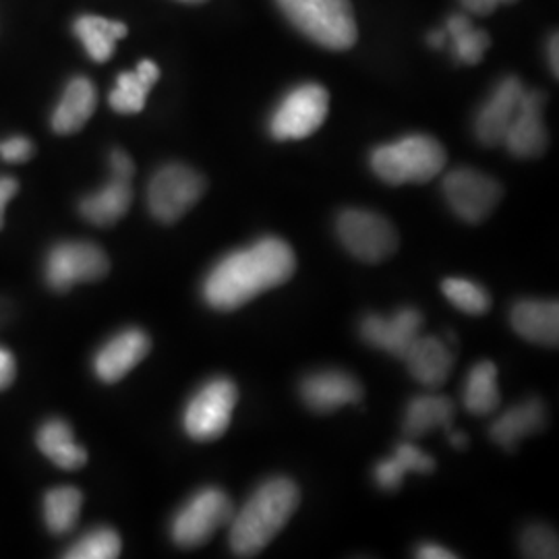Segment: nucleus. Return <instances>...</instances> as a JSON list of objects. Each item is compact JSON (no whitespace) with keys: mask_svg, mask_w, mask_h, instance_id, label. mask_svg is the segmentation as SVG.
I'll return each mask as SVG.
<instances>
[{"mask_svg":"<svg viewBox=\"0 0 559 559\" xmlns=\"http://www.w3.org/2000/svg\"><path fill=\"white\" fill-rule=\"evenodd\" d=\"M297 258L286 240L263 239L222 258L203 282V299L218 311H235L261 293L293 278Z\"/></svg>","mask_w":559,"mask_h":559,"instance_id":"nucleus-1","label":"nucleus"},{"mask_svg":"<svg viewBox=\"0 0 559 559\" xmlns=\"http://www.w3.org/2000/svg\"><path fill=\"white\" fill-rule=\"evenodd\" d=\"M295 480L274 477L261 483L255 493L230 520V549L239 558H253L276 539L299 506Z\"/></svg>","mask_w":559,"mask_h":559,"instance_id":"nucleus-2","label":"nucleus"},{"mask_svg":"<svg viewBox=\"0 0 559 559\" xmlns=\"http://www.w3.org/2000/svg\"><path fill=\"white\" fill-rule=\"evenodd\" d=\"M282 15L305 38L328 50H348L357 44L359 27L350 0H276Z\"/></svg>","mask_w":559,"mask_h":559,"instance_id":"nucleus-3","label":"nucleus"},{"mask_svg":"<svg viewBox=\"0 0 559 559\" xmlns=\"http://www.w3.org/2000/svg\"><path fill=\"white\" fill-rule=\"evenodd\" d=\"M448 162L440 141L431 135H406L373 150L371 170L388 185H423L436 179Z\"/></svg>","mask_w":559,"mask_h":559,"instance_id":"nucleus-4","label":"nucleus"},{"mask_svg":"<svg viewBox=\"0 0 559 559\" xmlns=\"http://www.w3.org/2000/svg\"><path fill=\"white\" fill-rule=\"evenodd\" d=\"M239 400L237 383L228 378H214L205 381L189 400L182 427L187 436L195 441H214L230 427L233 413Z\"/></svg>","mask_w":559,"mask_h":559,"instance_id":"nucleus-5","label":"nucleus"},{"mask_svg":"<svg viewBox=\"0 0 559 559\" xmlns=\"http://www.w3.org/2000/svg\"><path fill=\"white\" fill-rule=\"evenodd\" d=\"M330 94L320 83H302L290 90L270 117V135L276 141L311 138L325 122Z\"/></svg>","mask_w":559,"mask_h":559,"instance_id":"nucleus-6","label":"nucleus"},{"mask_svg":"<svg viewBox=\"0 0 559 559\" xmlns=\"http://www.w3.org/2000/svg\"><path fill=\"white\" fill-rule=\"evenodd\" d=\"M235 516L230 498L218 487H203L187 501L170 524L173 540L182 549H195Z\"/></svg>","mask_w":559,"mask_h":559,"instance_id":"nucleus-7","label":"nucleus"},{"mask_svg":"<svg viewBox=\"0 0 559 559\" xmlns=\"http://www.w3.org/2000/svg\"><path fill=\"white\" fill-rule=\"evenodd\" d=\"M205 193V179L187 164H166L150 180L147 207L162 224L179 222Z\"/></svg>","mask_w":559,"mask_h":559,"instance_id":"nucleus-8","label":"nucleus"},{"mask_svg":"<svg viewBox=\"0 0 559 559\" xmlns=\"http://www.w3.org/2000/svg\"><path fill=\"white\" fill-rule=\"evenodd\" d=\"M336 233L344 249L362 263H381L399 249V233L392 222L369 210H344Z\"/></svg>","mask_w":559,"mask_h":559,"instance_id":"nucleus-9","label":"nucleus"},{"mask_svg":"<svg viewBox=\"0 0 559 559\" xmlns=\"http://www.w3.org/2000/svg\"><path fill=\"white\" fill-rule=\"evenodd\" d=\"M110 270V261L94 242H60L46 258V282L50 288L67 293L81 282H98Z\"/></svg>","mask_w":559,"mask_h":559,"instance_id":"nucleus-10","label":"nucleus"},{"mask_svg":"<svg viewBox=\"0 0 559 559\" xmlns=\"http://www.w3.org/2000/svg\"><path fill=\"white\" fill-rule=\"evenodd\" d=\"M443 195L460 221L479 224L498 207L503 189L500 182L473 168H456L443 179Z\"/></svg>","mask_w":559,"mask_h":559,"instance_id":"nucleus-11","label":"nucleus"},{"mask_svg":"<svg viewBox=\"0 0 559 559\" xmlns=\"http://www.w3.org/2000/svg\"><path fill=\"white\" fill-rule=\"evenodd\" d=\"M545 102L547 98L539 90L522 92L519 110L503 135V143L512 156L537 158L547 150L549 135H547V127L543 120Z\"/></svg>","mask_w":559,"mask_h":559,"instance_id":"nucleus-12","label":"nucleus"},{"mask_svg":"<svg viewBox=\"0 0 559 559\" xmlns=\"http://www.w3.org/2000/svg\"><path fill=\"white\" fill-rule=\"evenodd\" d=\"M420 328H423L420 311L413 307H404L390 318L367 316L360 321V336L367 344L402 359L408 346L419 338Z\"/></svg>","mask_w":559,"mask_h":559,"instance_id":"nucleus-13","label":"nucleus"},{"mask_svg":"<svg viewBox=\"0 0 559 559\" xmlns=\"http://www.w3.org/2000/svg\"><path fill=\"white\" fill-rule=\"evenodd\" d=\"M150 348H152V340L143 330L140 328L122 330L96 353L94 371L98 380L104 383H117L122 380L131 369H135L141 360L147 357Z\"/></svg>","mask_w":559,"mask_h":559,"instance_id":"nucleus-14","label":"nucleus"},{"mask_svg":"<svg viewBox=\"0 0 559 559\" xmlns=\"http://www.w3.org/2000/svg\"><path fill=\"white\" fill-rule=\"evenodd\" d=\"M300 399L313 413H334L340 406L359 404L362 385L346 371H316L300 381Z\"/></svg>","mask_w":559,"mask_h":559,"instance_id":"nucleus-15","label":"nucleus"},{"mask_svg":"<svg viewBox=\"0 0 559 559\" xmlns=\"http://www.w3.org/2000/svg\"><path fill=\"white\" fill-rule=\"evenodd\" d=\"M522 92L524 85L519 78H506L498 83L489 100L480 106L475 119V135L483 145L493 147L503 143V135L519 110Z\"/></svg>","mask_w":559,"mask_h":559,"instance_id":"nucleus-16","label":"nucleus"},{"mask_svg":"<svg viewBox=\"0 0 559 559\" xmlns=\"http://www.w3.org/2000/svg\"><path fill=\"white\" fill-rule=\"evenodd\" d=\"M510 321L520 338L543 346H558V300L524 299L512 307Z\"/></svg>","mask_w":559,"mask_h":559,"instance_id":"nucleus-17","label":"nucleus"},{"mask_svg":"<svg viewBox=\"0 0 559 559\" xmlns=\"http://www.w3.org/2000/svg\"><path fill=\"white\" fill-rule=\"evenodd\" d=\"M402 359L406 360V367L411 376L425 388H440L445 383L454 367L452 350L436 336H420L415 340Z\"/></svg>","mask_w":559,"mask_h":559,"instance_id":"nucleus-18","label":"nucleus"},{"mask_svg":"<svg viewBox=\"0 0 559 559\" xmlns=\"http://www.w3.org/2000/svg\"><path fill=\"white\" fill-rule=\"evenodd\" d=\"M98 106L96 85L87 78L69 81L52 112V131L57 135H73L94 117Z\"/></svg>","mask_w":559,"mask_h":559,"instance_id":"nucleus-19","label":"nucleus"},{"mask_svg":"<svg viewBox=\"0 0 559 559\" xmlns=\"http://www.w3.org/2000/svg\"><path fill=\"white\" fill-rule=\"evenodd\" d=\"M131 201V179L110 173V180L102 189L81 200L80 214L94 226H112L129 212Z\"/></svg>","mask_w":559,"mask_h":559,"instance_id":"nucleus-20","label":"nucleus"},{"mask_svg":"<svg viewBox=\"0 0 559 559\" xmlns=\"http://www.w3.org/2000/svg\"><path fill=\"white\" fill-rule=\"evenodd\" d=\"M547 420L545 404L539 399L526 400L508 408L489 429L491 440L506 450H514L520 441L535 436Z\"/></svg>","mask_w":559,"mask_h":559,"instance_id":"nucleus-21","label":"nucleus"},{"mask_svg":"<svg viewBox=\"0 0 559 559\" xmlns=\"http://www.w3.org/2000/svg\"><path fill=\"white\" fill-rule=\"evenodd\" d=\"M160 80V69L154 60H141L135 71L120 73L115 90L110 92V108L119 115H138L145 108L147 94Z\"/></svg>","mask_w":559,"mask_h":559,"instance_id":"nucleus-22","label":"nucleus"},{"mask_svg":"<svg viewBox=\"0 0 559 559\" xmlns=\"http://www.w3.org/2000/svg\"><path fill=\"white\" fill-rule=\"evenodd\" d=\"M454 402L438 394H425L411 400L404 415V433L411 440L425 438L433 429H450L454 420Z\"/></svg>","mask_w":559,"mask_h":559,"instance_id":"nucleus-23","label":"nucleus"},{"mask_svg":"<svg viewBox=\"0 0 559 559\" xmlns=\"http://www.w3.org/2000/svg\"><path fill=\"white\" fill-rule=\"evenodd\" d=\"M38 448L50 462L64 471H78L85 466L87 452L73 438V429L67 420H46L38 431Z\"/></svg>","mask_w":559,"mask_h":559,"instance_id":"nucleus-24","label":"nucleus"},{"mask_svg":"<svg viewBox=\"0 0 559 559\" xmlns=\"http://www.w3.org/2000/svg\"><path fill=\"white\" fill-rule=\"evenodd\" d=\"M436 468V460L425 454L413 441H402L394 450V456L381 460L373 471V479L383 491H396L408 473L427 475Z\"/></svg>","mask_w":559,"mask_h":559,"instance_id":"nucleus-25","label":"nucleus"},{"mask_svg":"<svg viewBox=\"0 0 559 559\" xmlns=\"http://www.w3.org/2000/svg\"><path fill=\"white\" fill-rule=\"evenodd\" d=\"M73 32L83 44L90 59L106 62L115 55L117 41L127 36V25L98 15H81L80 20L73 23Z\"/></svg>","mask_w":559,"mask_h":559,"instance_id":"nucleus-26","label":"nucleus"},{"mask_svg":"<svg viewBox=\"0 0 559 559\" xmlns=\"http://www.w3.org/2000/svg\"><path fill=\"white\" fill-rule=\"evenodd\" d=\"M464 406L477 417H487L498 411L501 394L498 388V367L491 360L477 362L464 381Z\"/></svg>","mask_w":559,"mask_h":559,"instance_id":"nucleus-27","label":"nucleus"},{"mask_svg":"<svg viewBox=\"0 0 559 559\" xmlns=\"http://www.w3.org/2000/svg\"><path fill=\"white\" fill-rule=\"evenodd\" d=\"M83 496L78 487L62 485L44 496V522L55 535H67L80 522Z\"/></svg>","mask_w":559,"mask_h":559,"instance_id":"nucleus-28","label":"nucleus"},{"mask_svg":"<svg viewBox=\"0 0 559 559\" xmlns=\"http://www.w3.org/2000/svg\"><path fill=\"white\" fill-rule=\"evenodd\" d=\"M445 36L454 44V57L464 64H477L489 48V36L483 29H475L464 15H454L448 20Z\"/></svg>","mask_w":559,"mask_h":559,"instance_id":"nucleus-29","label":"nucleus"},{"mask_svg":"<svg viewBox=\"0 0 559 559\" xmlns=\"http://www.w3.org/2000/svg\"><path fill=\"white\" fill-rule=\"evenodd\" d=\"M122 543L115 528L98 526L87 531L83 537L75 540L67 551V559H115L119 558Z\"/></svg>","mask_w":559,"mask_h":559,"instance_id":"nucleus-30","label":"nucleus"},{"mask_svg":"<svg viewBox=\"0 0 559 559\" xmlns=\"http://www.w3.org/2000/svg\"><path fill=\"white\" fill-rule=\"evenodd\" d=\"M441 290H443L445 299L466 316H485L491 309L489 293L473 280H443Z\"/></svg>","mask_w":559,"mask_h":559,"instance_id":"nucleus-31","label":"nucleus"},{"mask_svg":"<svg viewBox=\"0 0 559 559\" xmlns=\"http://www.w3.org/2000/svg\"><path fill=\"white\" fill-rule=\"evenodd\" d=\"M520 549H522L524 558H558V535L554 528H549L545 524H533L522 533Z\"/></svg>","mask_w":559,"mask_h":559,"instance_id":"nucleus-32","label":"nucleus"},{"mask_svg":"<svg viewBox=\"0 0 559 559\" xmlns=\"http://www.w3.org/2000/svg\"><path fill=\"white\" fill-rule=\"evenodd\" d=\"M0 156H2V160L11 162V164L27 162L34 156V143L21 135L11 138V140L0 143Z\"/></svg>","mask_w":559,"mask_h":559,"instance_id":"nucleus-33","label":"nucleus"},{"mask_svg":"<svg viewBox=\"0 0 559 559\" xmlns=\"http://www.w3.org/2000/svg\"><path fill=\"white\" fill-rule=\"evenodd\" d=\"M108 164H110V173H112V175H120V177L133 179V175H135V164H133L131 156H129L127 152L115 150V152L110 154Z\"/></svg>","mask_w":559,"mask_h":559,"instance_id":"nucleus-34","label":"nucleus"},{"mask_svg":"<svg viewBox=\"0 0 559 559\" xmlns=\"http://www.w3.org/2000/svg\"><path fill=\"white\" fill-rule=\"evenodd\" d=\"M17 376V365L9 350L0 348V392L7 390Z\"/></svg>","mask_w":559,"mask_h":559,"instance_id":"nucleus-35","label":"nucleus"},{"mask_svg":"<svg viewBox=\"0 0 559 559\" xmlns=\"http://www.w3.org/2000/svg\"><path fill=\"white\" fill-rule=\"evenodd\" d=\"M20 191V182L11 177H2L0 179V228L4 224V210L9 205V201L13 200Z\"/></svg>","mask_w":559,"mask_h":559,"instance_id":"nucleus-36","label":"nucleus"},{"mask_svg":"<svg viewBox=\"0 0 559 559\" xmlns=\"http://www.w3.org/2000/svg\"><path fill=\"white\" fill-rule=\"evenodd\" d=\"M501 2H516V0H462L466 11L475 15H489L500 7Z\"/></svg>","mask_w":559,"mask_h":559,"instance_id":"nucleus-37","label":"nucleus"},{"mask_svg":"<svg viewBox=\"0 0 559 559\" xmlns=\"http://www.w3.org/2000/svg\"><path fill=\"white\" fill-rule=\"evenodd\" d=\"M417 558L454 559L456 558V554H452L450 549H445V547H440V545H436V543H425V545H420L419 549H417Z\"/></svg>","mask_w":559,"mask_h":559,"instance_id":"nucleus-38","label":"nucleus"},{"mask_svg":"<svg viewBox=\"0 0 559 559\" xmlns=\"http://www.w3.org/2000/svg\"><path fill=\"white\" fill-rule=\"evenodd\" d=\"M558 50V34H554V36L549 38V44H547V59H549V69H551V73H554L556 78L559 75Z\"/></svg>","mask_w":559,"mask_h":559,"instance_id":"nucleus-39","label":"nucleus"},{"mask_svg":"<svg viewBox=\"0 0 559 559\" xmlns=\"http://www.w3.org/2000/svg\"><path fill=\"white\" fill-rule=\"evenodd\" d=\"M448 440L456 450H464L468 445V438L464 433H460V431H452V429H448Z\"/></svg>","mask_w":559,"mask_h":559,"instance_id":"nucleus-40","label":"nucleus"},{"mask_svg":"<svg viewBox=\"0 0 559 559\" xmlns=\"http://www.w3.org/2000/svg\"><path fill=\"white\" fill-rule=\"evenodd\" d=\"M445 40H448L445 32H431V34H429V38H427V41H429V46H431V48H436V50H438V48H441V46L445 44Z\"/></svg>","mask_w":559,"mask_h":559,"instance_id":"nucleus-41","label":"nucleus"},{"mask_svg":"<svg viewBox=\"0 0 559 559\" xmlns=\"http://www.w3.org/2000/svg\"><path fill=\"white\" fill-rule=\"evenodd\" d=\"M179 2H187V4H201V2H207V0H179Z\"/></svg>","mask_w":559,"mask_h":559,"instance_id":"nucleus-42","label":"nucleus"}]
</instances>
